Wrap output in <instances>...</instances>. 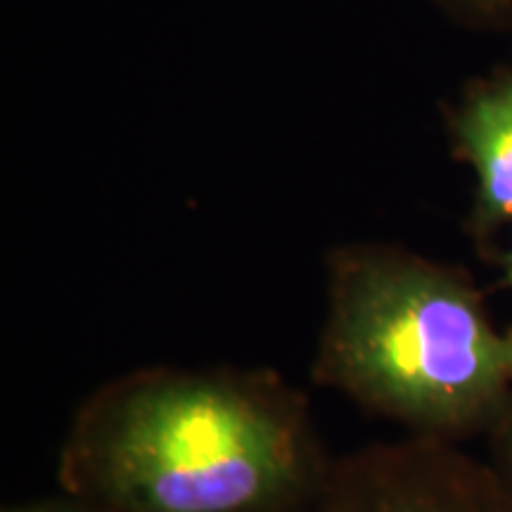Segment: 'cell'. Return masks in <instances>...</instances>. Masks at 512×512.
<instances>
[{
    "label": "cell",
    "mask_w": 512,
    "mask_h": 512,
    "mask_svg": "<svg viewBox=\"0 0 512 512\" xmlns=\"http://www.w3.org/2000/svg\"><path fill=\"white\" fill-rule=\"evenodd\" d=\"M510 406L508 411V420H505V451H508V460L512 465V384H510V394H508V401H505ZM505 408V406H503Z\"/></svg>",
    "instance_id": "6"
},
{
    "label": "cell",
    "mask_w": 512,
    "mask_h": 512,
    "mask_svg": "<svg viewBox=\"0 0 512 512\" xmlns=\"http://www.w3.org/2000/svg\"><path fill=\"white\" fill-rule=\"evenodd\" d=\"M505 278H508V283L512 285V249H510V254L505 256Z\"/></svg>",
    "instance_id": "7"
},
{
    "label": "cell",
    "mask_w": 512,
    "mask_h": 512,
    "mask_svg": "<svg viewBox=\"0 0 512 512\" xmlns=\"http://www.w3.org/2000/svg\"><path fill=\"white\" fill-rule=\"evenodd\" d=\"M290 434L271 413L204 384L138 396L110 434L107 475L147 512H240L292 479Z\"/></svg>",
    "instance_id": "2"
},
{
    "label": "cell",
    "mask_w": 512,
    "mask_h": 512,
    "mask_svg": "<svg viewBox=\"0 0 512 512\" xmlns=\"http://www.w3.org/2000/svg\"><path fill=\"white\" fill-rule=\"evenodd\" d=\"M456 8L470 12V15L482 17H498L503 12L512 10V0H448Z\"/></svg>",
    "instance_id": "5"
},
{
    "label": "cell",
    "mask_w": 512,
    "mask_h": 512,
    "mask_svg": "<svg viewBox=\"0 0 512 512\" xmlns=\"http://www.w3.org/2000/svg\"><path fill=\"white\" fill-rule=\"evenodd\" d=\"M373 512H512V484L444 448L403 460Z\"/></svg>",
    "instance_id": "3"
},
{
    "label": "cell",
    "mask_w": 512,
    "mask_h": 512,
    "mask_svg": "<svg viewBox=\"0 0 512 512\" xmlns=\"http://www.w3.org/2000/svg\"><path fill=\"white\" fill-rule=\"evenodd\" d=\"M460 150L477 178V226L512 221V72L467 95L456 117Z\"/></svg>",
    "instance_id": "4"
},
{
    "label": "cell",
    "mask_w": 512,
    "mask_h": 512,
    "mask_svg": "<svg viewBox=\"0 0 512 512\" xmlns=\"http://www.w3.org/2000/svg\"><path fill=\"white\" fill-rule=\"evenodd\" d=\"M328 351L339 380L427 427L472 425L510 394L512 335H498L463 278L413 256L342 266Z\"/></svg>",
    "instance_id": "1"
}]
</instances>
